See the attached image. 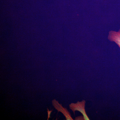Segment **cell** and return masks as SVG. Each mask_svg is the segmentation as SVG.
I'll list each match as a JSON object with an SVG mask.
<instances>
[{"mask_svg": "<svg viewBox=\"0 0 120 120\" xmlns=\"http://www.w3.org/2000/svg\"><path fill=\"white\" fill-rule=\"evenodd\" d=\"M52 103L53 106L58 112H61L64 114V115L66 117L67 120H73L67 110L66 109L63 108L61 105L58 103V101L54 99L52 101Z\"/></svg>", "mask_w": 120, "mask_h": 120, "instance_id": "1", "label": "cell"}, {"mask_svg": "<svg viewBox=\"0 0 120 120\" xmlns=\"http://www.w3.org/2000/svg\"><path fill=\"white\" fill-rule=\"evenodd\" d=\"M108 39L110 41L115 42L120 48V29L117 32L113 31H109Z\"/></svg>", "mask_w": 120, "mask_h": 120, "instance_id": "2", "label": "cell"}]
</instances>
